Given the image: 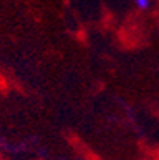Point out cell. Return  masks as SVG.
Returning a JSON list of instances; mask_svg holds the SVG:
<instances>
[{
    "label": "cell",
    "instance_id": "cell-1",
    "mask_svg": "<svg viewBox=\"0 0 159 160\" xmlns=\"http://www.w3.org/2000/svg\"><path fill=\"white\" fill-rule=\"evenodd\" d=\"M134 2H135V5H137L140 10H146L151 5V0H134Z\"/></svg>",
    "mask_w": 159,
    "mask_h": 160
}]
</instances>
